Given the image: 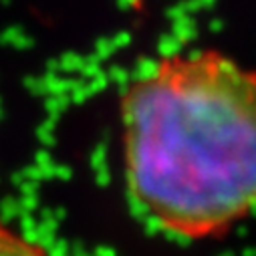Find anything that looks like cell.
Here are the masks:
<instances>
[{"mask_svg":"<svg viewBox=\"0 0 256 256\" xmlns=\"http://www.w3.org/2000/svg\"><path fill=\"white\" fill-rule=\"evenodd\" d=\"M125 186L160 230L206 240L256 208V71L218 50L170 54L121 95Z\"/></svg>","mask_w":256,"mask_h":256,"instance_id":"cell-1","label":"cell"},{"mask_svg":"<svg viewBox=\"0 0 256 256\" xmlns=\"http://www.w3.org/2000/svg\"><path fill=\"white\" fill-rule=\"evenodd\" d=\"M0 256H52L36 240L0 222Z\"/></svg>","mask_w":256,"mask_h":256,"instance_id":"cell-2","label":"cell"}]
</instances>
